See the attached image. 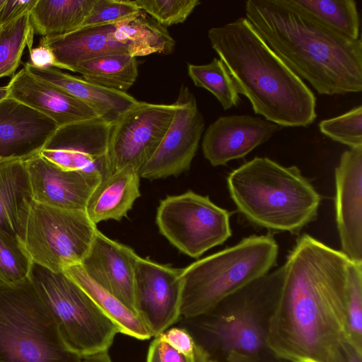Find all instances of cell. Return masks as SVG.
Returning <instances> with one entry per match:
<instances>
[{
    "label": "cell",
    "mask_w": 362,
    "mask_h": 362,
    "mask_svg": "<svg viewBox=\"0 0 362 362\" xmlns=\"http://www.w3.org/2000/svg\"><path fill=\"white\" fill-rule=\"evenodd\" d=\"M33 264L22 241L0 229V282L16 284L28 279Z\"/></svg>",
    "instance_id": "4dcf8cb0"
},
{
    "label": "cell",
    "mask_w": 362,
    "mask_h": 362,
    "mask_svg": "<svg viewBox=\"0 0 362 362\" xmlns=\"http://www.w3.org/2000/svg\"><path fill=\"white\" fill-rule=\"evenodd\" d=\"M209 362H218V361H215V360H212V359H211V360H209Z\"/></svg>",
    "instance_id": "bcb514c9"
},
{
    "label": "cell",
    "mask_w": 362,
    "mask_h": 362,
    "mask_svg": "<svg viewBox=\"0 0 362 362\" xmlns=\"http://www.w3.org/2000/svg\"><path fill=\"white\" fill-rule=\"evenodd\" d=\"M84 80L95 85L127 93L138 77L136 57L126 54L102 56L79 62L71 67Z\"/></svg>",
    "instance_id": "83f0119b"
},
{
    "label": "cell",
    "mask_w": 362,
    "mask_h": 362,
    "mask_svg": "<svg viewBox=\"0 0 362 362\" xmlns=\"http://www.w3.org/2000/svg\"><path fill=\"white\" fill-rule=\"evenodd\" d=\"M33 201L47 206L85 211L100 175L62 168L40 155L24 160Z\"/></svg>",
    "instance_id": "ac0fdd59"
},
{
    "label": "cell",
    "mask_w": 362,
    "mask_h": 362,
    "mask_svg": "<svg viewBox=\"0 0 362 362\" xmlns=\"http://www.w3.org/2000/svg\"><path fill=\"white\" fill-rule=\"evenodd\" d=\"M29 279L72 351L83 357L108 351L119 329L76 282L35 263Z\"/></svg>",
    "instance_id": "ba28073f"
},
{
    "label": "cell",
    "mask_w": 362,
    "mask_h": 362,
    "mask_svg": "<svg viewBox=\"0 0 362 362\" xmlns=\"http://www.w3.org/2000/svg\"><path fill=\"white\" fill-rule=\"evenodd\" d=\"M7 86L8 97L47 116L58 127L99 117L84 103L33 76L25 67Z\"/></svg>",
    "instance_id": "44dd1931"
},
{
    "label": "cell",
    "mask_w": 362,
    "mask_h": 362,
    "mask_svg": "<svg viewBox=\"0 0 362 362\" xmlns=\"http://www.w3.org/2000/svg\"><path fill=\"white\" fill-rule=\"evenodd\" d=\"M28 11L0 27V78L13 77L26 46L32 49L34 33Z\"/></svg>",
    "instance_id": "f1b7e54d"
},
{
    "label": "cell",
    "mask_w": 362,
    "mask_h": 362,
    "mask_svg": "<svg viewBox=\"0 0 362 362\" xmlns=\"http://www.w3.org/2000/svg\"><path fill=\"white\" fill-rule=\"evenodd\" d=\"M62 272L76 282L104 314L115 322L119 333L140 340L153 337L141 318L119 300L91 280L81 264L67 267Z\"/></svg>",
    "instance_id": "4316f807"
},
{
    "label": "cell",
    "mask_w": 362,
    "mask_h": 362,
    "mask_svg": "<svg viewBox=\"0 0 362 362\" xmlns=\"http://www.w3.org/2000/svg\"><path fill=\"white\" fill-rule=\"evenodd\" d=\"M284 276V265L221 301L209 313L185 319L197 343L210 355L231 352L263 356L270 317Z\"/></svg>",
    "instance_id": "5b68a950"
},
{
    "label": "cell",
    "mask_w": 362,
    "mask_h": 362,
    "mask_svg": "<svg viewBox=\"0 0 362 362\" xmlns=\"http://www.w3.org/2000/svg\"><path fill=\"white\" fill-rule=\"evenodd\" d=\"M8 88L7 86H0V103L8 97Z\"/></svg>",
    "instance_id": "ee69618b"
},
{
    "label": "cell",
    "mask_w": 362,
    "mask_h": 362,
    "mask_svg": "<svg viewBox=\"0 0 362 362\" xmlns=\"http://www.w3.org/2000/svg\"><path fill=\"white\" fill-rule=\"evenodd\" d=\"M283 128L261 117L247 115L219 117L204 134V156L213 166L226 165L230 160L245 157Z\"/></svg>",
    "instance_id": "e0dca14e"
},
{
    "label": "cell",
    "mask_w": 362,
    "mask_h": 362,
    "mask_svg": "<svg viewBox=\"0 0 362 362\" xmlns=\"http://www.w3.org/2000/svg\"><path fill=\"white\" fill-rule=\"evenodd\" d=\"M139 257L129 247L107 238L98 230L80 264L91 280L136 314L134 277Z\"/></svg>",
    "instance_id": "d6986e66"
},
{
    "label": "cell",
    "mask_w": 362,
    "mask_h": 362,
    "mask_svg": "<svg viewBox=\"0 0 362 362\" xmlns=\"http://www.w3.org/2000/svg\"><path fill=\"white\" fill-rule=\"evenodd\" d=\"M114 122L98 117L58 127L40 155L62 168L110 174L108 147Z\"/></svg>",
    "instance_id": "4fadbf2b"
},
{
    "label": "cell",
    "mask_w": 362,
    "mask_h": 362,
    "mask_svg": "<svg viewBox=\"0 0 362 362\" xmlns=\"http://www.w3.org/2000/svg\"><path fill=\"white\" fill-rule=\"evenodd\" d=\"M279 246L270 234L251 235L182 269L180 314L204 315L223 299L267 274Z\"/></svg>",
    "instance_id": "8992f818"
},
{
    "label": "cell",
    "mask_w": 362,
    "mask_h": 362,
    "mask_svg": "<svg viewBox=\"0 0 362 362\" xmlns=\"http://www.w3.org/2000/svg\"><path fill=\"white\" fill-rule=\"evenodd\" d=\"M327 29L350 40H358L360 16L354 0H280Z\"/></svg>",
    "instance_id": "484cf974"
},
{
    "label": "cell",
    "mask_w": 362,
    "mask_h": 362,
    "mask_svg": "<svg viewBox=\"0 0 362 362\" xmlns=\"http://www.w3.org/2000/svg\"><path fill=\"white\" fill-rule=\"evenodd\" d=\"M227 185L238 212L258 227L294 234L317 216L321 197L295 165L255 157L230 173Z\"/></svg>",
    "instance_id": "277c9868"
},
{
    "label": "cell",
    "mask_w": 362,
    "mask_h": 362,
    "mask_svg": "<svg viewBox=\"0 0 362 362\" xmlns=\"http://www.w3.org/2000/svg\"><path fill=\"white\" fill-rule=\"evenodd\" d=\"M174 104L175 110L170 125L141 170V177L157 180L177 176L190 168L204 130V119L187 86H181Z\"/></svg>",
    "instance_id": "5bb4252c"
},
{
    "label": "cell",
    "mask_w": 362,
    "mask_h": 362,
    "mask_svg": "<svg viewBox=\"0 0 362 362\" xmlns=\"http://www.w3.org/2000/svg\"><path fill=\"white\" fill-rule=\"evenodd\" d=\"M321 133L332 140L352 148L362 147V106L319 123Z\"/></svg>",
    "instance_id": "d6a6232c"
},
{
    "label": "cell",
    "mask_w": 362,
    "mask_h": 362,
    "mask_svg": "<svg viewBox=\"0 0 362 362\" xmlns=\"http://www.w3.org/2000/svg\"><path fill=\"white\" fill-rule=\"evenodd\" d=\"M146 362H160L155 339L152 341L148 348Z\"/></svg>",
    "instance_id": "7bdbcfd3"
},
{
    "label": "cell",
    "mask_w": 362,
    "mask_h": 362,
    "mask_svg": "<svg viewBox=\"0 0 362 362\" xmlns=\"http://www.w3.org/2000/svg\"><path fill=\"white\" fill-rule=\"evenodd\" d=\"M33 198L25 161L0 160V229L22 243Z\"/></svg>",
    "instance_id": "603a6c76"
},
{
    "label": "cell",
    "mask_w": 362,
    "mask_h": 362,
    "mask_svg": "<svg viewBox=\"0 0 362 362\" xmlns=\"http://www.w3.org/2000/svg\"><path fill=\"white\" fill-rule=\"evenodd\" d=\"M336 221L341 250L362 262V147L343 152L335 168Z\"/></svg>",
    "instance_id": "2e32d148"
},
{
    "label": "cell",
    "mask_w": 362,
    "mask_h": 362,
    "mask_svg": "<svg viewBox=\"0 0 362 362\" xmlns=\"http://www.w3.org/2000/svg\"><path fill=\"white\" fill-rule=\"evenodd\" d=\"M226 362H272L263 356H250L238 352H231L226 357Z\"/></svg>",
    "instance_id": "ab89813d"
},
{
    "label": "cell",
    "mask_w": 362,
    "mask_h": 362,
    "mask_svg": "<svg viewBox=\"0 0 362 362\" xmlns=\"http://www.w3.org/2000/svg\"><path fill=\"white\" fill-rule=\"evenodd\" d=\"M40 45L52 52L59 69L71 71L79 62L106 55L170 54L175 42L165 28L141 11L115 23L83 28L61 36L42 37Z\"/></svg>",
    "instance_id": "9c48e42d"
},
{
    "label": "cell",
    "mask_w": 362,
    "mask_h": 362,
    "mask_svg": "<svg viewBox=\"0 0 362 362\" xmlns=\"http://www.w3.org/2000/svg\"><path fill=\"white\" fill-rule=\"evenodd\" d=\"M154 339L160 362H209L211 359L204 349L195 356H189L178 352L158 337Z\"/></svg>",
    "instance_id": "8d00e7d4"
},
{
    "label": "cell",
    "mask_w": 362,
    "mask_h": 362,
    "mask_svg": "<svg viewBox=\"0 0 362 362\" xmlns=\"http://www.w3.org/2000/svg\"><path fill=\"white\" fill-rule=\"evenodd\" d=\"M95 0H37L30 12L34 34L61 36L80 28Z\"/></svg>",
    "instance_id": "d4e9b609"
},
{
    "label": "cell",
    "mask_w": 362,
    "mask_h": 362,
    "mask_svg": "<svg viewBox=\"0 0 362 362\" xmlns=\"http://www.w3.org/2000/svg\"><path fill=\"white\" fill-rule=\"evenodd\" d=\"M208 38L255 114L283 127H308L317 117L313 92L245 17L208 31Z\"/></svg>",
    "instance_id": "3957f363"
},
{
    "label": "cell",
    "mask_w": 362,
    "mask_h": 362,
    "mask_svg": "<svg viewBox=\"0 0 362 362\" xmlns=\"http://www.w3.org/2000/svg\"><path fill=\"white\" fill-rule=\"evenodd\" d=\"M30 61L31 65L37 68L54 67L59 69L52 52L46 46L40 45L29 50Z\"/></svg>",
    "instance_id": "f35d334b"
},
{
    "label": "cell",
    "mask_w": 362,
    "mask_h": 362,
    "mask_svg": "<svg viewBox=\"0 0 362 362\" xmlns=\"http://www.w3.org/2000/svg\"><path fill=\"white\" fill-rule=\"evenodd\" d=\"M24 67L33 76L84 103L99 117L114 123L124 112L139 102L127 93L95 85L57 68H37L28 62L24 64Z\"/></svg>",
    "instance_id": "7402d4cb"
},
{
    "label": "cell",
    "mask_w": 362,
    "mask_h": 362,
    "mask_svg": "<svg viewBox=\"0 0 362 362\" xmlns=\"http://www.w3.org/2000/svg\"><path fill=\"white\" fill-rule=\"evenodd\" d=\"M187 72L194 84L211 93L223 110H229L238 105L240 94L237 86L220 59L214 58L203 65L188 63Z\"/></svg>",
    "instance_id": "f546056e"
},
{
    "label": "cell",
    "mask_w": 362,
    "mask_h": 362,
    "mask_svg": "<svg viewBox=\"0 0 362 362\" xmlns=\"http://www.w3.org/2000/svg\"><path fill=\"white\" fill-rule=\"evenodd\" d=\"M231 215L208 196L189 190L162 199L156 221L160 233L174 247L198 258L231 236Z\"/></svg>",
    "instance_id": "8fae6325"
},
{
    "label": "cell",
    "mask_w": 362,
    "mask_h": 362,
    "mask_svg": "<svg viewBox=\"0 0 362 362\" xmlns=\"http://www.w3.org/2000/svg\"><path fill=\"white\" fill-rule=\"evenodd\" d=\"M156 337L186 356H195L204 349L197 343L189 332L184 327L168 329Z\"/></svg>",
    "instance_id": "d590c367"
},
{
    "label": "cell",
    "mask_w": 362,
    "mask_h": 362,
    "mask_svg": "<svg viewBox=\"0 0 362 362\" xmlns=\"http://www.w3.org/2000/svg\"><path fill=\"white\" fill-rule=\"evenodd\" d=\"M245 18L272 49L321 95L362 90V41L339 35L280 0H247Z\"/></svg>",
    "instance_id": "7a4b0ae2"
},
{
    "label": "cell",
    "mask_w": 362,
    "mask_h": 362,
    "mask_svg": "<svg viewBox=\"0 0 362 362\" xmlns=\"http://www.w3.org/2000/svg\"><path fill=\"white\" fill-rule=\"evenodd\" d=\"M5 0H0V8L2 6V5L4 4Z\"/></svg>",
    "instance_id": "f6af8a7d"
},
{
    "label": "cell",
    "mask_w": 362,
    "mask_h": 362,
    "mask_svg": "<svg viewBox=\"0 0 362 362\" xmlns=\"http://www.w3.org/2000/svg\"><path fill=\"white\" fill-rule=\"evenodd\" d=\"M350 260L308 234L300 236L284 264L270 317L267 346L287 362H343L347 342Z\"/></svg>",
    "instance_id": "6da1fadb"
},
{
    "label": "cell",
    "mask_w": 362,
    "mask_h": 362,
    "mask_svg": "<svg viewBox=\"0 0 362 362\" xmlns=\"http://www.w3.org/2000/svg\"><path fill=\"white\" fill-rule=\"evenodd\" d=\"M182 269L139 257L134 277L136 313L156 337L180 317Z\"/></svg>",
    "instance_id": "9a60e30c"
},
{
    "label": "cell",
    "mask_w": 362,
    "mask_h": 362,
    "mask_svg": "<svg viewBox=\"0 0 362 362\" xmlns=\"http://www.w3.org/2000/svg\"><path fill=\"white\" fill-rule=\"evenodd\" d=\"M140 11L132 0H95L90 13L78 29L115 23Z\"/></svg>",
    "instance_id": "e575fe53"
},
{
    "label": "cell",
    "mask_w": 362,
    "mask_h": 362,
    "mask_svg": "<svg viewBox=\"0 0 362 362\" xmlns=\"http://www.w3.org/2000/svg\"><path fill=\"white\" fill-rule=\"evenodd\" d=\"M347 342L362 355V262L348 267Z\"/></svg>",
    "instance_id": "1f68e13d"
},
{
    "label": "cell",
    "mask_w": 362,
    "mask_h": 362,
    "mask_svg": "<svg viewBox=\"0 0 362 362\" xmlns=\"http://www.w3.org/2000/svg\"><path fill=\"white\" fill-rule=\"evenodd\" d=\"M57 128L47 116L8 97L0 103V160L38 154Z\"/></svg>",
    "instance_id": "ffe728a7"
},
{
    "label": "cell",
    "mask_w": 362,
    "mask_h": 362,
    "mask_svg": "<svg viewBox=\"0 0 362 362\" xmlns=\"http://www.w3.org/2000/svg\"><path fill=\"white\" fill-rule=\"evenodd\" d=\"M140 174L124 167L102 179L88 199L85 211L95 225L107 220L120 221L127 216L141 196Z\"/></svg>",
    "instance_id": "cb8c5ba5"
},
{
    "label": "cell",
    "mask_w": 362,
    "mask_h": 362,
    "mask_svg": "<svg viewBox=\"0 0 362 362\" xmlns=\"http://www.w3.org/2000/svg\"><path fill=\"white\" fill-rule=\"evenodd\" d=\"M343 362H362V355L348 346Z\"/></svg>",
    "instance_id": "b9f144b4"
},
{
    "label": "cell",
    "mask_w": 362,
    "mask_h": 362,
    "mask_svg": "<svg viewBox=\"0 0 362 362\" xmlns=\"http://www.w3.org/2000/svg\"><path fill=\"white\" fill-rule=\"evenodd\" d=\"M98 230L85 211L33 201L23 243L33 263L62 272L67 267L82 262Z\"/></svg>",
    "instance_id": "30bf717a"
},
{
    "label": "cell",
    "mask_w": 362,
    "mask_h": 362,
    "mask_svg": "<svg viewBox=\"0 0 362 362\" xmlns=\"http://www.w3.org/2000/svg\"><path fill=\"white\" fill-rule=\"evenodd\" d=\"M30 279L0 282V362H81Z\"/></svg>",
    "instance_id": "52a82bcc"
},
{
    "label": "cell",
    "mask_w": 362,
    "mask_h": 362,
    "mask_svg": "<svg viewBox=\"0 0 362 362\" xmlns=\"http://www.w3.org/2000/svg\"><path fill=\"white\" fill-rule=\"evenodd\" d=\"M175 104L139 101L114 123L109 141L110 173L130 166L139 174L152 157L173 120Z\"/></svg>",
    "instance_id": "7c38bea8"
},
{
    "label": "cell",
    "mask_w": 362,
    "mask_h": 362,
    "mask_svg": "<svg viewBox=\"0 0 362 362\" xmlns=\"http://www.w3.org/2000/svg\"><path fill=\"white\" fill-rule=\"evenodd\" d=\"M81 362H112L108 351H102L82 357Z\"/></svg>",
    "instance_id": "60d3db41"
},
{
    "label": "cell",
    "mask_w": 362,
    "mask_h": 362,
    "mask_svg": "<svg viewBox=\"0 0 362 362\" xmlns=\"http://www.w3.org/2000/svg\"><path fill=\"white\" fill-rule=\"evenodd\" d=\"M141 11L149 15L165 28L184 23L194 8L201 4L199 0H132Z\"/></svg>",
    "instance_id": "836d02e7"
},
{
    "label": "cell",
    "mask_w": 362,
    "mask_h": 362,
    "mask_svg": "<svg viewBox=\"0 0 362 362\" xmlns=\"http://www.w3.org/2000/svg\"><path fill=\"white\" fill-rule=\"evenodd\" d=\"M37 0H5L0 8V27L30 11Z\"/></svg>",
    "instance_id": "74e56055"
}]
</instances>
